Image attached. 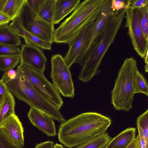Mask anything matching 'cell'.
Returning a JSON list of instances; mask_svg holds the SVG:
<instances>
[{"label": "cell", "instance_id": "836d02e7", "mask_svg": "<svg viewBox=\"0 0 148 148\" xmlns=\"http://www.w3.org/2000/svg\"><path fill=\"white\" fill-rule=\"evenodd\" d=\"M54 145L53 141L49 140L37 144L34 148H53Z\"/></svg>", "mask_w": 148, "mask_h": 148}, {"label": "cell", "instance_id": "f1b7e54d", "mask_svg": "<svg viewBox=\"0 0 148 148\" xmlns=\"http://www.w3.org/2000/svg\"><path fill=\"white\" fill-rule=\"evenodd\" d=\"M129 0H112L111 8L115 12L121 9H126L128 7Z\"/></svg>", "mask_w": 148, "mask_h": 148}, {"label": "cell", "instance_id": "7402d4cb", "mask_svg": "<svg viewBox=\"0 0 148 148\" xmlns=\"http://www.w3.org/2000/svg\"><path fill=\"white\" fill-rule=\"evenodd\" d=\"M112 139V137L106 132L74 148H104Z\"/></svg>", "mask_w": 148, "mask_h": 148}, {"label": "cell", "instance_id": "e0dca14e", "mask_svg": "<svg viewBox=\"0 0 148 148\" xmlns=\"http://www.w3.org/2000/svg\"><path fill=\"white\" fill-rule=\"evenodd\" d=\"M136 129L128 127L112 139L104 148H126L135 138Z\"/></svg>", "mask_w": 148, "mask_h": 148}, {"label": "cell", "instance_id": "cb8c5ba5", "mask_svg": "<svg viewBox=\"0 0 148 148\" xmlns=\"http://www.w3.org/2000/svg\"><path fill=\"white\" fill-rule=\"evenodd\" d=\"M137 126L141 131L145 140L148 145V109L139 116L136 120Z\"/></svg>", "mask_w": 148, "mask_h": 148}, {"label": "cell", "instance_id": "8992f818", "mask_svg": "<svg viewBox=\"0 0 148 148\" xmlns=\"http://www.w3.org/2000/svg\"><path fill=\"white\" fill-rule=\"evenodd\" d=\"M17 69L42 97L60 110L63 101L58 89L40 72L24 64H20Z\"/></svg>", "mask_w": 148, "mask_h": 148}, {"label": "cell", "instance_id": "ba28073f", "mask_svg": "<svg viewBox=\"0 0 148 148\" xmlns=\"http://www.w3.org/2000/svg\"><path fill=\"white\" fill-rule=\"evenodd\" d=\"M50 76L60 93L66 97L75 95L73 82L69 68L64 58L59 54H53L51 58Z\"/></svg>", "mask_w": 148, "mask_h": 148}, {"label": "cell", "instance_id": "3957f363", "mask_svg": "<svg viewBox=\"0 0 148 148\" xmlns=\"http://www.w3.org/2000/svg\"><path fill=\"white\" fill-rule=\"evenodd\" d=\"M126 9L116 11L108 17L102 30L101 38L92 54L84 63L78 76L83 82L89 81L95 75H99V70L103 57L112 44L121 27Z\"/></svg>", "mask_w": 148, "mask_h": 148}, {"label": "cell", "instance_id": "ac0fdd59", "mask_svg": "<svg viewBox=\"0 0 148 148\" xmlns=\"http://www.w3.org/2000/svg\"><path fill=\"white\" fill-rule=\"evenodd\" d=\"M21 37L10 25L0 26V43L12 46L21 45Z\"/></svg>", "mask_w": 148, "mask_h": 148}, {"label": "cell", "instance_id": "d6986e66", "mask_svg": "<svg viewBox=\"0 0 148 148\" xmlns=\"http://www.w3.org/2000/svg\"><path fill=\"white\" fill-rule=\"evenodd\" d=\"M15 105L13 95L8 91L0 104V126L5 120L15 114Z\"/></svg>", "mask_w": 148, "mask_h": 148}, {"label": "cell", "instance_id": "d4e9b609", "mask_svg": "<svg viewBox=\"0 0 148 148\" xmlns=\"http://www.w3.org/2000/svg\"><path fill=\"white\" fill-rule=\"evenodd\" d=\"M135 94L142 93L148 96V86L147 80L138 70L136 73Z\"/></svg>", "mask_w": 148, "mask_h": 148}, {"label": "cell", "instance_id": "ffe728a7", "mask_svg": "<svg viewBox=\"0 0 148 148\" xmlns=\"http://www.w3.org/2000/svg\"><path fill=\"white\" fill-rule=\"evenodd\" d=\"M56 1V0H45L37 14L39 18L53 26Z\"/></svg>", "mask_w": 148, "mask_h": 148}, {"label": "cell", "instance_id": "6da1fadb", "mask_svg": "<svg viewBox=\"0 0 148 148\" xmlns=\"http://www.w3.org/2000/svg\"><path fill=\"white\" fill-rule=\"evenodd\" d=\"M111 122L96 112L83 113L59 125L58 139L66 147H75L106 133Z\"/></svg>", "mask_w": 148, "mask_h": 148}, {"label": "cell", "instance_id": "1f68e13d", "mask_svg": "<svg viewBox=\"0 0 148 148\" xmlns=\"http://www.w3.org/2000/svg\"><path fill=\"white\" fill-rule=\"evenodd\" d=\"M0 148H23L16 146L10 142L0 130Z\"/></svg>", "mask_w": 148, "mask_h": 148}, {"label": "cell", "instance_id": "7a4b0ae2", "mask_svg": "<svg viewBox=\"0 0 148 148\" xmlns=\"http://www.w3.org/2000/svg\"><path fill=\"white\" fill-rule=\"evenodd\" d=\"M105 0H85L78 5L71 14L55 29L53 42L68 44L83 28L95 21Z\"/></svg>", "mask_w": 148, "mask_h": 148}, {"label": "cell", "instance_id": "9a60e30c", "mask_svg": "<svg viewBox=\"0 0 148 148\" xmlns=\"http://www.w3.org/2000/svg\"><path fill=\"white\" fill-rule=\"evenodd\" d=\"M10 25L24 39L25 44L34 45L41 49L51 50V44L42 40L27 30L22 25L18 18L13 20Z\"/></svg>", "mask_w": 148, "mask_h": 148}, {"label": "cell", "instance_id": "44dd1931", "mask_svg": "<svg viewBox=\"0 0 148 148\" xmlns=\"http://www.w3.org/2000/svg\"><path fill=\"white\" fill-rule=\"evenodd\" d=\"M26 0H6L1 12L8 16L11 21L18 17Z\"/></svg>", "mask_w": 148, "mask_h": 148}, {"label": "cell", "instance_id": "9c48e42d", "mask_svg": "<svg viewBox=\"0 0 148 148\" xmlns=\"http://www.w3.org/2000/svg\"><path fill=\"white\" fill-rule=\"evenodd\" d=\"M111 0H105L103 8L95 23L90 34L76 60L83 66L93 52L102 35V30L109 16L114 12L111 8Z\"/></svg>", "mask_w": 148, "mask_h": 148}, {"label": "cell", "instance_id": "5bb4252c", "mask_svg": "<svg viewBox=\"0 0 148 148\" xmlns=\"http://www.w3.org/2000/svg\"><path fill=\"white\" fill-rule=\"evenodd\" d=\"M31 123L48 136L56 135V129L53 119L45 113L31 108L27 114Z\"/></svg>", "mask_w": 148, "mask_h": 148}, {"label": "cell", "instance_id": "52a82bcc", "mask_svg": "<svg viewBox=\"0 0 148 148\" xmlns=\"http://www.w3.org/2000/svg\"><path fill=\"white\" fill-rule=\"evenodd\" d=\"M20 23L27 30L45 42H53L54 26L39 18L26 2L24 5L18 17Z\"/></svg>", "mask_w": 148, "mask_h": 148}, {"label": "cell", "instance_id": "4dcf8cb0", "mask_svg": "<svg viewBox=\"0 0 148 148\" xmlns=\"http://www.w3.org/2000/svg\"><path fill=\"white\" fill-rule=\"evenodd\" d=\"M147 5H148V0H129L128 8L140 9Z\"/></svg>", "mask_w": 148, "mask_h": 148}, {"label": "cell", "instance_id": "2e32d148", "mask_svg": "<svg viewBox=\"0 0 148 148\" xmlns=\"http://www.w3.org/2000/svg\"><path fill=\"white\" fill-rule=\"evenodd\" d=\"M80 2V0H56L54 25L59 23L64 17L73 11Z\"/></svg>", "mask_w": 148, "mask_h": 148}, {"label": "cell", "instance_id": "4fadbf2b", "mask_svg": "<svg viewBox=\"0 0 148 148\" xmlns=\"http://www.w3.org/2000/svg\"><path fill=\"white\" fill-rule=\"evenodd\" d=\"M0 130L12 143L18 147L24 146L23 127L15 114L11 116L1 125Z\"/></svg>", "mask_w": 148, "mask_h": 148}, {"label": "cell", "instance_id": "8d00e7d4", "mask_svg": "<svg viewBox=\"0 0 148 148\" xmlns=\"http://www.w3.org/2000/svg\"><path fill=\"white\" fill-rule=\"evenodd\" d=\"M126 148H140L138 135L131 143Z\"/></svg>", "mask_w": 148, "mask_h": 148}, {"label": "cell", "instance_id": "74e56055", "mask_svg": "<svg viewBox=\"0 0 148 148\" xmlns=\"http://www.w3.org/2000/svg\"><path fill=\"white\" fill-rule=\"evenodd\" d=\"M144 59L145 62V72H148V51L144 58Z\"/></svg>", "mask_w": 148, "mask_h": 148}, {"label": "cell", "instance_id": "5b68a950", "mask_svg": "<svg viewBox=\"0 0 148 148\" xmlns=\"http://www.w3.org/2000/svg\"><path fill=\"white\" fill-rule=\"evenodd\" d=\"M8 91L19 100L47 114L61 123L66 121L60 110L40 95L21 74L6 84Z\"/></svg>", "mask_w": 148, "mask_h": 148}, {"label": "cell", "instance_id": "f35d334b", "mask_svg": "<svg viewBox=\"0 0 148 148\" xmlns=\"http://www.w3.org/2000/svg\"><path fill=\"white\" fill-rule=\"evenodd\" d=\"M6 0H0V12H1Z\"/></svg>", "mask_w": 148, "mask_h": 148}, {"label": "cell", "instance_id": "7c38bea8", "mask_svg": "<svg viewBox=\"0 0 148 148\" xmlns=\"http://www.w3.org/2000/svg\"><path fill=\"white\" fill-rule=\"evenodd\" d=\"M95 21L88 24L67 44L69 46V49L64 59L69 68L75 63L84 45L90 34Z\"/></svg>", "mask_w": 148, "mask_h": 148}, {"label": "cell", "instance_id": "603a6c76", "mask_svg": "<svg viewBox=\"0 0 148 148\" xmlns=\"http://www.w3.org/2000/svg\"><path fill=\"white\" fill-rule=\"evenodd\" d=\"M20 63V56L0 57V71L13 69Z\"/></svg>", "mask_w": 148, "mask_h": 148}, {"label": "cell", "instance_id": "ab89813d", "mask_svg": "<svg viewBox=\"0 0 148 148\" xmlns=\"http://www.w3.org/2000/svg\"><path fill=\"white\" fill-rule=\"evenodd\" d=\"M53 148H64L61 144L56 143L54 145Z\"/></svg>", "mask_w": 148, "mask_h": 148}, {"label": "cell", "instance_id": "83f0119b", "mask_svg": "<svg viewBox=\"0 0 148 148\" xmlns=\"http://www.w3.org/2000/svg\"><path fill=\"white\" fill-rule=\"evenodd\" d=\"M21 75L20 72L17 69L16 70L10 69L5 72L1 80L6 84L18 78Z\"/></svg>", "mask_w": 148, "mask_h": 148}, {"label": "cell", "instance_id": "277c9868", "mask_svg": "<svg viewBox=\"0 0 148 148\" xmlns=\"http://www.w3.org/2000/svg\"><path fill=\"white\" fill-rule=\"evenodd\" d=\"M138 70L136 61L132 57L125 60L111 92V103L115 110L128 112L132 109Z\"/></svg>", "mask_w": 148, "mask_h": 148}, {"label": "cell", "instance_id": "30bf717a", "mask_svg": "<svg viewBox=\"0 0 148 148\" xmlns=\"http://www.w3.org/2000/svg\"><path fill=\"white\" fill-rule=\"evenodd\" d=\"M141 14L140 9L128 8L125 15L126 23L124 28L128 29L133 48L138 55L144 58L148 51V41L144 38L140 26Z\"/></svg>", "mask_w": 148, "mask_h": 148}, {"label": "cell", "instance_id": "e575fe53", "mask_svg": "<svg viewBox=\"0 0 148 148\" xmlns=\"http://www.w3.org/2000/svg\"><path fill=\"white\" fill-rule=\"evenodd\" d=\"M137 129L138 133L140 148H148V145L145 142L140 128L137 127Z\"/></svg>", "mask_w": 148, "mask_h": 148}, {"label": "cell", "instance_id": "f546056e", "mask_svg": "<svg viewBox=\"0 0 148 148\" xmlns=\"http://www.w3.org/2000/svg\"><path fill=\"white\" fill-rule=\"evenodd\" d=\"M45 0H26V2L30 9L37 14Z\"/></svg>", "mask_w": 148, "mask_h": 148}, {"label": "cell", "instance_id": "d590c367", "mask_svg": "<svg viewBox=\"0 0 148 148\" xmlns=\"http://www.w3.org/2000/svg\"><path fill=\"white\" fill-rule=\"evenodd\" d=\"M11 21L10 18L2 12H0V26L7 25Z\"/></svg>", "mask_w": 148, "mask_h": 148}, {"label": "cell", "instance_id": "4316f807", "mask_svg": "<svg viewBox=\"0 0 148 148\" xmlns=\"http://www.w3.org/2000/svg\"><path fill=\"white\" fill-rule=\"evenodd\" d=\"M140 10L141 14L140 26L144 37L148 41V5Z\"/></svg>", "mask_w": 148, "mask_h": 148}, {"label": "cell", "instance_id": "8fae6325", "mask_svg": "<svg viewBox=\"0 0 148 148\" xmlns=\"http://www.w3.org/2000/svg\"><path fill=\"white\" fill-rule=\"evenodd\" d=\"M20 56V64L40 72L45 70L47 60L42 49L32 45L21 44Z\"/></svg>", "mask_w": 148, "mask_h": 148}, {"label": "cell", "instance_id": "d6a6232c", "mask_svg": "<svg viewBox=\"0 0 148 148\" xmlns=\"http://www.w3.org/2000/svg\"><path fill=\"white\" fill-rule=\"evenodd\" d=\"M7 86L2 81L0 80V104L3 100L8 91Z\"/></svg>", "mask_w": 148, "mask_h": 148}, {"label": "cell", "instance_id": "484cf974", "mask_svg": "<svg viewBox=\"0 0 148 148\" xmlns=\"http://www.w3.org/2000/svg\"><path fill=\"white\" fill-rule=\"evenodd\" d=\"M19 46H12L0 43V57L20 56Z\"/></svg>", "mask_w": 148, "mask_h": 148}]
</instances>
